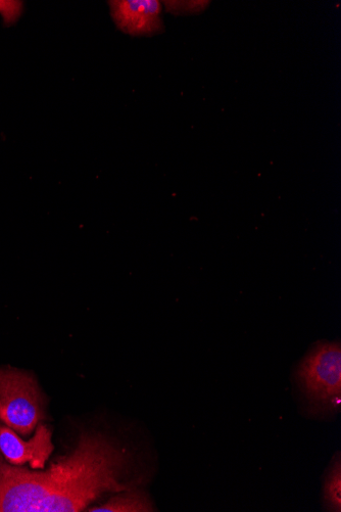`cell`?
Masks as SVG:
<instances>
[{"label":"cell","instance_id":"obj_1","mask_svg":"<svg viewBox=\"0 0 341 512\" xmlns=\"http://www.w3.org/2000/svg\"><path fill=\"white\" fill-rule=\"evenodd\" d=\"M131 455L101 434H83L76 449L46 472L10 464L0 453V512H77L123 483Z\"/></svg>","mask_w":341,"mask_h":512},{"label":"cell","instance_id":"obj_2","mask_svg":"<svg viewBox=\"0 0 341 512\" xmlns=\"http://www.w3.org/2000/svg\"><path fill=\"white\" fill-rule=\"evenodd\" d=\"M296 381L311 413L337 412L341 404L340 344L317 343L299 364Z\"/></svg>","mask_w":341,"mask_h":512},{"label":"cell","instance_id":"obj_3","mask_svg":"<svg viewBox=\"0 0 341 512\" xmlns=\"http://www.w3.org/2000/svg\"><path fill=\"white\" fill-rule=\"evenodd\" d=\"M44 406L33 377L11 367L0 368V422L28 436L44 420Z\"/></svg>","mask_w":341,"mask_h":512},{"label":"cell","instance_id":"obj_4","mask_svg":"<svg viewBox=\"0 0 341 512\" xmlns=\"http://www.w3.org/2000/svg\"><path fill=\"white\" fill-rule=\"evenodd\" d=\"M54 451L52 431L39 424L34 437L26 442L10 427L0 423V452L13 465L30 463L33 470H43Z\"/></svg>","mask_w":341,"mask_h":512},{"label":"cell","instance_id":"obj_5","mask_svg":"<svg viewBox=\"0 0 341 512\" xmlns=\"http://www.w3.org/2000/svg\"><path fill=\"white\" fill-rule=\"evenodd\" d=\"M109 6L116 26L126 34L153 36L164 30L163 6L158 0H115Z\"/></svg>","mask_w":341,"mask_h":512},{"label":"cell","instance_id":"obj_6","mask_svg":"<svg viewBox=\"0 0 341 512\" xmlns=\"http://www.w3.org/2000/svg\"><path fill=\"white\" fill-rule=\"evenodd\" d=\"M91 512H150L155 507L148 495L134 488L120 492L106 504L90 508Z\"/></svg>","mask_w":341,"mask_h":512},{"label":"cell","instance_id":"obj_7","mask_svg":"<svg viewBox=\"0 0 341 512\" xmlns=\"http://www.w3.org/2000/svg\"><path fill=\"white\" fill-rule=\"evenodd\" d=\"M323 500L328 511H341V463L337 454L327 473L323 488Z\"/></svg>","mask_w":341,"mask_h":512},{"label":"cell","instance_id":"obj_8","mask_svg":"<svg viewBox=\"0 0 341 512\" xmlns=\"http://www.w3.org/2000/svg\"><path fill=\"white\" fill-rule=\"evenodd\" d=\"M24 3L17 0H0V15L6 26L15 24L21 17Z\"/></svg>","mask_w":341,"mask_h":512}]
</instances>
